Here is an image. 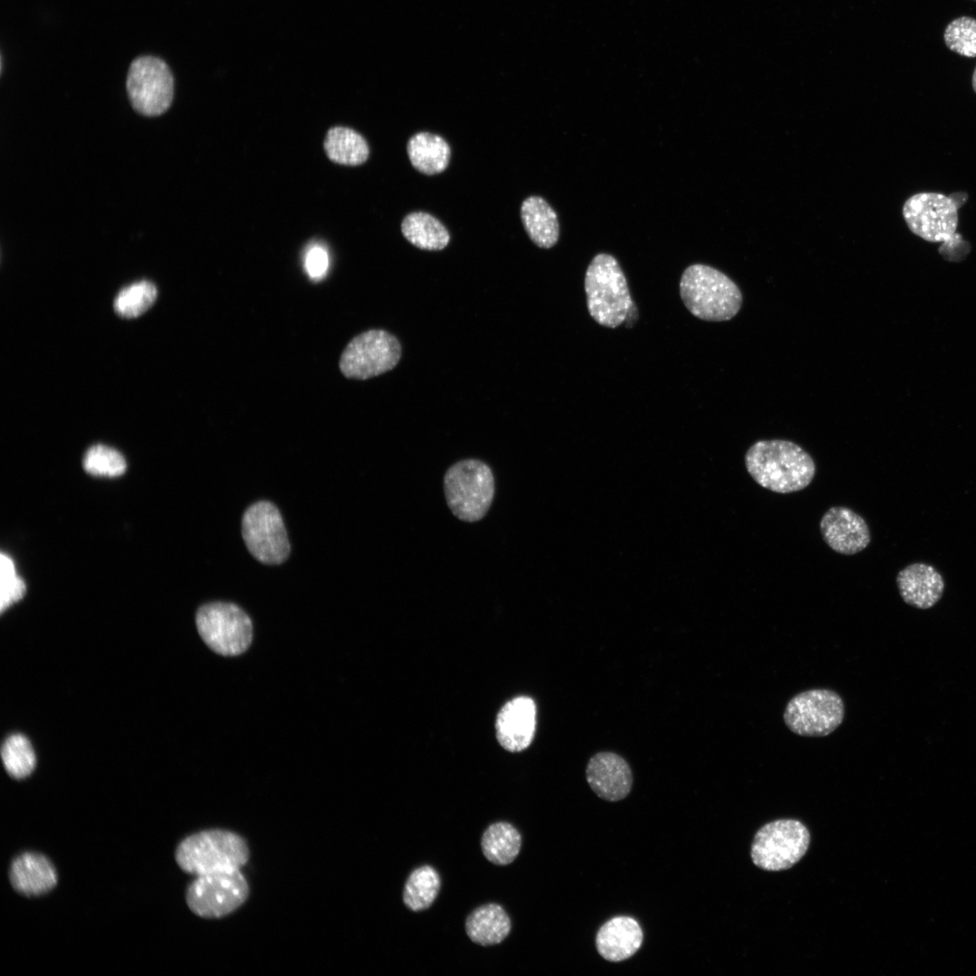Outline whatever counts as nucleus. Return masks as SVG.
<instances>
[{
  "mask_svg": "<svg viewBox=\"0 0 976 976\" xmlns=\"http://www.w3.org/2000/svg\"><path fill=\"white\" fill-rule=\"evenodd\" d=\"M745 465L757 484L778 493L806 488L816 473L812 457L799 445L784 439L756 441L746 451Z\"/></svg>",
  "mask_w": 976,
  "mask_h": 976,
  "instance_id": "f257e3e1",
  "label": "nucleus"
},
{
  "mask_svg": "<svg viewBox=\"0 0 976 976\" xmlns=\"http://www.w3.org/2000/svg\"><path fill=\"white\" fill-rule=\"evenodd\" d=\"M946 196L939 192H918L910 196L903 205V217L910 231L929 242H943L940 254L948 261L962 260L970 252V245L956 233L958 210L962 205L963 193Z\"/></svg>",
  "mask_w": 976,
  "mask_h": 976,
  "instance_id": "f03ea898",
  "label": "nucleus"
},
{
  "mask_svg": "<svg viewBox=\"0 0 976 976\" xmlns=\"http://www.w3.org/2000/svg\"><path fill=\"white\" fill-rule=\"evenodd\" d=\"M680 294L686 308L709 322L732 319L740 310L739 287L726 274L704 264L689 266L680 277Z\"/></svg>",
  "mask_w": 976,
  "mask_h": 976,
  "instance_id": "7ed1b4c3",
  "label": "nucleus"
},
{
  "mask_svg": "<svg viewBox=\"0 0 976 976\" xmlns=\"http://www.w3.org/2000/svg\"><path fill=\"white\" fill-rule=\"evenodd\" d=\"M585 291L589 314L605 327H618L634 306L619 263L606 253L597 254L590 262Z\"/></svg>",
  "mask_w": 976,
  "mask_h": 976,
  "instance_id": "20e7f679",
  "label": "nucleus"
},
{
  "mask_svg": "<svg viewBox=\"0 0 976 976\" xmlns=\"http://www.w3.org/2000/svg\"><path fill=\"white\" fill-rule=\"evenodd\" d=\"M249 849L239 834L220 829L193 833L178 845L175 859L186 873L197 876L239 869L249 860Z\"/></svg>",
  "mask_w": 976,
  "mask_h": 976,
  "instance_id": "39448f33",
  "label": "nucleus"
},
{
  "mask_svg": "<svg viewBox=\"0 0 976 976\" xmlns=\"http://www.w3.org/2000/svg\"><path fill=\"white\" fill-rule=\"evenodd\" d=\"M443 484L447 506L459 520L475 522L488 512L495 483L486 463L474 458L458 461L446 470Z\"/></svg>",
  "mask_w": 976,
  "mask_h": 976,
  "instance_id": "423d86ee",
  "label": "nucleus"
},
{
  "mask_svg": "<svg viewBox=\"0 0 976 976\" xmlns=\"http://www.w3.org/2000/svg\"><path fill=\"white\" fill-rule=\"evenodd\" d=\"M845 717L842 698L829 689H811L794 695L786 704L784 721L798 736L821 737L834 732Z\"/></svg>",
  "mask_w": 976,
  "mask_h": 976,
  "instance_id": "0eeeda50",
  "label": "nucleus"
},
{
  "mask_svg": "<svg viewBox=\"0 0 976 976\" xmlns=\"http://www.w3.org/2000/svg\"><path fill=\"white\" fill-rule=\"evenodd\" d=\"M196 626L204 643L221 655L241 654L252 641L249 616L232 603L213 602L201 606L196 614Z\"/></svg>",
  "mask_w": 976,
  "mask_h": 976,
  "instance_id": "6e6552de",
  "label": "nucleus"
},
{
  "mask_svg": "<svg viewBox=\"0 0 976 976\" xmlns=\"http://www.w3.org/2000/svg\"><path fill=\"white\" fill-rule=\"evenodd\" d=\"M810 833L797 820H777L766 823L755 833L751 858L755 866L767 871H780L795 865L806 853Z\"/></svg>",
  "mask_w": 976,
  "mask_h": 976,
  "instance_id": "1a4fd4ad",
  "label": "nucleus"
},
{
  "mask_svg": "<svg viewBox=\"0 0 976 976\" xmlns=\"http://www.w3.org/2000/svg\"><path fill=\"white\" fill-rule=\"evenodd\" d=\"M401 358L398 338L382 329L363 332L346 345L339 369L347 379L368 380L391 371Z\"/></svg>",
  "mask_w": 976,
  "mask_h": 976,
  "instance_id": "9d476101",
  "label": "nucleus"
},
{
  "mask_svg": "<svg viewBox=\"0 0 976 976\" xmlns=\"http://www.w3.org/2000/svg\"><path fill=\"white\" fill-rule=\"evenodd\" d=\"M249 884L239 869L197 876L189 886V908L204 918H220L239 908L248 898Z\"/></svg>",
  "mask_w": 976,
  "mask_h": 976,
  "instance_id": "9b49d317",
  "label": "nucleus"
},
{
  "mask_svg": "<svg viewBox=\"0 0 976 976\" xmlns=\"http://www.w3.org/2000/svg\"><path fill=\"white\" fill-rule=\"evenodd\" d=\"M126 85L132 107L142 115H161L173 101L174 77L166 62L158 57L145 55L134 59Z\"/></svg>",
  "mask_w": 976,
  "mask_h": 976,
  "instance_id": "f8f14e48",
  "label": "nucleus"
},
{
  "mask_svg": "<svg viewBox=\"0 0 976 976\" xmlns=\"http://www.w3.org/2000/svg\"><path fill=\"white\" fill-rule=\"evenodd\" d=\"M242 537L249 551L265 564H281L290 552V544L278 509L267 501L249 506L241 522Z\"/></svg>",
  "mask_w": 976,
  "mask_h": 976,
  "instance_id": "ddd939ff",
  "label": "nucleus"
},
{
  "mask_svg": "<svg viewBox=\"0 0 976 976\" xmlns=\"http://www.w3.org/2000/svg\"><path fill=\"white\" fill-rule=\"evenodd\" d=\"M820 530L824 542L832 550L843 555L859 553L870 542L866 521L844 506L830 508L821 519Z\"/></svg>",
  "mask_w": 976,
  "mask_h": 976,
  "instance_id": "4468645a",
  "label": "nucleus"
},
{
  "mask_svg": "<svg viewBox=\"0 0 976 976\" xmlns=\"http://www.w3.org/2000/svg\"><path fill=\"white\" fill-rule=\"evenodd\" d=\"M587 780L592 791L601 799L616 802L631 792L633 774L627 762L613 752H599L588 761Z\"/></svg>",
  "mask_w": 976,
  "mask_h": 976,
  "instance_id": "2eb2a0df",
  "label": "nucleus"
},
{
  "mask_svg": "<svg viewBox=\"0 0 976 976\" xmlns=\"http://www.w3.org/2000/svg\"><path fill=\"white\" fill-rule=\"evenodd\" d=\"M535 727L536 706L533 699L526 696L514 698L504 704L495 722L500 745L511 752L527 748L533 739Z\"/></svg>",
  "mask_w": 976,
  "mask_h": 976,
  "instance_id": "dca6fc26",
  "label": "nucleus"
},
{
  "mask_svg": "<svg viewBox=\"0 0 976 976\" xmlns=\"http://www.w3.org/2000/svg\"><path fill=\"white\" fill-rule=\"evenodd\" d=\"M896 585L904 602L918 609L933 607L943 596L945 587L940 572L923 562L912 563L901 569L896 576Z\"/></svg>",
  "mask_w": 976,
  "mask_h": 976,
  "instance_id": "f3484780",
  "label": "nucleus"
},
{
  "mask_svg": "<svg viewBox=\"0 0 976 976\" xmlns=\"http://www.w3.org/2000/svg\"><path fill=\"white\" fill-rule=\"evenodd\" d=\"M643 939V930L636 920L629 916H616L600 927L596 937V946L604 959L621 962L639 950Z\"/></svg>",
  "mask_w": 976,
  "mask_h": 976,
  "instance_id": "a211bd4d",
  "label": "nucleus"
},
{
  "mask_svg": "<svg viewBox=\"0 0 976 976\" xmlns=\"http://www.w3.org/2000/svg\"><path fill=\"white\" fill-rule=\"evenodd\" d=\"M9 878L13 887L27 896L43 895L57 884V873L52 862L34 852H25L13 860Z\"/></svg>",
  "mask_w": 976,
  "mask_h": 976,
  "instance_id": "6ab92c4d",
  "label": "nucleus"
},
{
  "mask_svg": "<svg viewBox=\"0 0 976 976\" xmlns=\"http://www.w3.org/2000/svg\"><path fill=\"white\" fill-rule=\"evenodd\" d=\"M511 922L503 907L495 903L483 905L470 913L465 932L470 940L482 946L502 943L510 934Z\"/></svg>",
  "mask_w": 976,
  "mask_h": 976,
  "instance_id": "aec40b11",
  "label": "nucleus"
},
{
  "mask_svg": "<svg viewBox=\"0 0 976 976\" xmlns=\"http://www.w3.org/2000/svg\"><path fill=\"white\" fill-rule=\"evenodd\" d=\"M521 219L532 242L542 249L552 248L558 239L557 213L540 196L526 198L521 206Z\"/></svg>",
  "mask_w": 976,
  "mask_h": 976,
  "instance_id": "412c9836",
  "label": "nucleus"
},
{
  "mask_svg": "<svg viewBox=\"0 0 976 976\" xmlns=\"http://www.w3.org/2000/svg\"><path fill=\"white\" fill-rule=\"evenodd\" d=\"M407 153L412 166L427 175L444 172L451 157L448 143L442 136L429 132L413 135L407 143Z\"/></svg>",
  "mask_w": 976,
  "mask_h": 976,
  "instance_id": "4be33fe9",
  "label": "nucleus"
},
{
  "mask_svg": "<svg viewBox=\"0 0 976 976\" xmlns=\"http://www.w3.org/2000/svg\"><path fill=\"white\" fill-rule=\"evenodd\" d=\"M401 232L408 242L424 250H441L450 241V234L445 225L424 211L406 215L401 222Z\"/></svg>",
  "mask_w": 976,
  "mask_h": 976,
  "instance_id": "5701e85b",
  "label": "nucleus"
},
{
  "mask_svg": "<svg viewBox=\"0 0 976 976\" xmlns=\"http://www.w3.org/2000/svg\"><path fill=\"white\" fill-rule=\"evenodd\" d=\"M521 847L519 831L506 821L494 822L482 836L481 848L484 857L499 866L509 865L517 858Z\"/></svg>",
  "mask_w": 976,
  "mask_h": 976,
  "instance_id": "b1692460",
  "label": "nucleus"
},
{
  "mask_svg": "<svg viewBox=\"0 0 976 976\" xmlns=\"http://www.w3.org/2000/svg\"><path fill=\"white\" fill-rule=\"evenodd\" d=\"M324 150L335 163L344 165H359L369 157L370 149L365 138L353 129L334 127L326 134Z\"/></svg>",
  "mask_w": 976,
  "mask_h": 976,
  "instance_id": "393cba45",
  "label": "nucleus"
},
{
  "mask_svg": "<svg viewBox=\"0 0 976 976\" xmlns=\"http://www.w3.org/2000/svg\"><path fill=\"white\" fill-rule=\"evenodd\" d=\"M441 887L437 871L425 865L414 869L408 876L403 890L405 906L414 912L427 909L434 903Z\"/></svg>",
  "mask_w": 976,
  "mask_h": 976,
  "instance_id": "a878e982",
  "label": "nucleus"
},
{
  "mask_svg": "<svg viewBox=\"0 0 976 976\" xmlns=\"http://www.w3.org/2000/svg\"><path fill=\"white\" fill-rule=\"evenodd\" d=\"M1 755L5 770L14 778H24L35 767L34 751L30 741L22 734H14L5 739Z\"/></svg>",
  "mask_w": 976,
  "mask_h": 976,
  "instance_id": "bb28decb",
  "label": "nucleus"
},
{
  "mask_svg": "<svg viewBox=\"0 0 976 976\" xmlns=\"http://www.w3.org/2000/svg\"><path fill=\"white\" fill-rule=\"evenodd\" d=\"M157 289L146 280L136 282L123 288L116 296L114 308L124 317H136L145 312L155 301Z\"/></svg>",
  "mask_w": 976,
  "mask_h": 976,
  "instance_id": "cd10ccee",
  "label": "nucleus"
},
{
  "mask_svg": "<svg viewBox=\"0 0 976 976\" xmlns=\"http://www.w3.org/2000/svg\"><path fill=\"white\" fill-rule=\"evenodd\" d=\"M82 464L87 473L96 476H119L127 469L126 460L118 451L100 444L89 448Z\"/></svg>",
  "mask_w": 976,
  "mask_h": 976,
  "instance_id": "c85d7f7f",
  "label": "nucleus"
},
{
  "mask_svg": "<svg viewBox=\"0 0 976 976\" xmlns=\"http://www.w3.org/2000/svg\"><path fill=\"white\" fill-rule=\"evenodd\" d=\"M950 51L967 58L976 57V19L960 16L949 23L943 33Z\"/></svg>",
  "mask_w": 976,
  "mask_h": 976,
  "instance_id": "c756f323",
  "label": "nucleus"
},
{
  "mask_svg": "<svg viewBox=\"0 0 976 976\" xmlns=\"http://www.w3.org/2000/svg\"><path fill=\"white\" fill-rule=\"evenodd\" d=\"M0 610L4 612L20 600L26 590L23 580L16 574L14 561L4 553L0 557Z\"/></svg>",
  "mask_w": 976,
  "mask_h": 976,
  "instance_id": "7c9ffc66",
  "label": "nucleus"
},
{
  "mask_svg": "<svg viewBox=\"0 0 976 976\" xmlns=\"http://www.w3.org/2000/svg\"><path fill=\"white\" fill-rule=\"evenodd\" d=\"M328 267V256L324 248L313 247L305 257V268L314 279L322 277Z\"/></svg>",
  "mask_w": 976,
  "mask_h": 976,
  "instance_id": "2f4dec72",
  "label": "nucleus"
},
{
  "mask_svg": "<svg viewBox=\"0 0 976 976\" xmlns=\"http://www.w3.org/2000/svg\"><path fill=\"white\" fill-rule=\"evenodd\" d=\"M971 85H972V89H973L974 92L976 93V67H975V69L973 70V73H972Z\"/></svg>",
  "mask_w": 976,
  "mask_h": 976,
  "instance_id": "473e14b6",
  "label": "nucleus"
}]
</instances>
